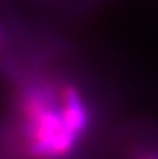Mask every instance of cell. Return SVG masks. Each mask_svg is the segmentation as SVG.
<instances>
[{"label":"cell","instance_id":"6da1fadb","mask_svg":"<svg viewBox=\"0 0 158 159\" xmlns=\"http://www.w3.org/2000/svg\"><path fill=\"white\" fill-rule=\"evenodd\" d=\"M31 120L32 143L31 152L35 157H55L66 154L74 144V135L64 124L62 113L48 107L44 101L34 96L25 107Z\"/></svg>","mask_w":158,"mask_h":159},{"label":"cell","instance_id":"7a4b0ae2","mask_svg":"<svg viewBox=\"0 0 158 159\" xmlns=\"http://www.w3.org/2000/svg\"><path fill=\"white\" fill-rule=\"evenodd\" d=\"M62 117L67 129L74 135L83 133L87 126L88 115L78 91L74 87H66L62 93Z\"/></svg>","mask_w":158,"mask_h":159}]
</instances>
